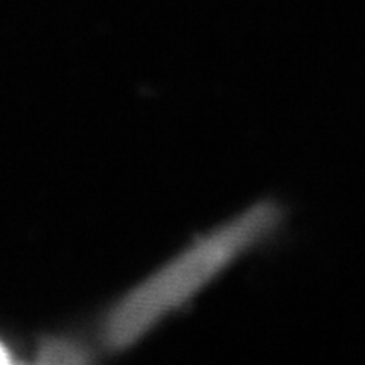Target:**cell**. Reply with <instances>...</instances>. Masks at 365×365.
<instances>
[{
    "instance_id": "2",
    "label": "cell",
    "mask_w": 365,
    "mask_h": 365,
    "mask_svg": "<svg viewBox=\"0 0 365 365\" xmlns=\"http://www.w3.org/2000/svg\"><path fill=\"white\" fill-rule=\"evenodd\" d=\"M40 364H79L86 361V351L67 339H48L38 349Z\"/></svg>"
},
{
    "instance_id": "1",
    "label": "cell",
    "mask_w": 365,
    "mask_h": 365,
    "mask_svg": "<svg viewBox=\"0 0 365 365\" xmlns=\"http://www.w3.org/2000/svg\"><path fill=\"white\" fill-rule=\"evenodd\" d=\"M282 220L276 202L262 201L204 235L113 307L104 324L106 346L111 350L133 346L160 319L186 304L248 251L267 241Z\"/></svg>"
},
{
    "instance_id": "3",
    "label": "cell",
    "mask_w": 365,
    "mask_h": 365,
    "mask_svg": "<svg viewBox=\"0 0 365 365\" xmlns=\"http://www.w3.org/2000/svg\"><path fill=\"white\" fill-rule=\"evenodd\" d=\"M9 361H11L9 359V353H8V350L5 349V346L2 344V342H0V364H6Z\"/></svg>"
}]
</instances>
